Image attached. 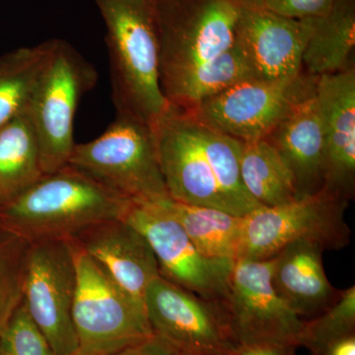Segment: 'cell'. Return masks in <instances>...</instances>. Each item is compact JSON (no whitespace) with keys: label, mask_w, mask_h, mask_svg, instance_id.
Returning a JSON list of instances; mask_svg holds the SVG:
<instances>
[{"label":"cell","mask_w":355,"mask_h":355,"mask_svg":"<svg viewBox=\"0 0 355 355\" xmlns=\"http://www.w3.org/2000/svg\"><path fill=\"white\" fill-rule=\"evenodd\" d=\"M153 132L170 198L238 216L261 207L243 184L241 141L212 130L170 105Z\"/></svg>","instance_id":"cell-1"},{"label":"cell","mask_w":355,"mask_h":355,"mask_svg":"<svg viewBox=\"0 0 355 355\" xmlns=\"http://www.w3.org/2000/svg\"><path fill=\"white\" fill-rule=\"evenodd\" d=\"M347 203L323 189L286 205L253 210L243 216L238 260H266L298 241L315 243L324 250L342 249L350 240L345 221Z\"/></svg>","instance_id":"cell-8"},{"label":"cell","mask_w":355,"mask_h":355,"mask_svg":"<svg viewBox=\"0 0 355 355\" xmlns=\"http://www.w3.org/2000/svg\"><path fill=\"white\" fill-rule=\"evenodd\" d=\"M161 88L235 44L241 7L233 0H156Z\"/></svg>","instance_id":"cell-7"},{"label":"cell","mask_w":355,"mask_h":355,"mask_svg":"<svg viewBox=\"0 0 355 355\" xmlns=\"http://www.w3.org/2000/svg\"><path fill=\"white\" fill-rule=\"evenodd\" d=\"M165 203L200 254L211 260L230 263L238 260L243 216L214 207L187 205L170 198Z\"/></svg>","instance_id":"cell-20"},{"label":"cell","mask_w":355,"mask_h":355,"mask_svg":"<svg viewBox=\"0 0 355 355\" xmlns=\"http://www.w3.org/2000/svg\"><path fill=\"white\" fill-rule=\"evenodd\" d=\"M355 286L338 292L330 307L305 321L302 345L315 355H323L331 345L354 335Z\"/></svg>","instance_id":"cell-26"},{"label":"cell","mask_w":355,"mask_h":355,"mask_svg":"<svg viewBox=\"0 0 355 355\" xmlns=\"http://www.w3.org/2000/svg\"><path fill=\"white\" fill-rule=\"evenodd\" d=\"M67 165L132 202L170 198L153 128L128 116L116 114L97 139L76 144Z\"/></svg>","instance_id":"cell-4"},{"label":"cell","mask_w":355,"mask_h":355,"mask_svg":"<svg viewBox=\"0 0 355 355\" xmlns=\"http://www.w3.org/2000/svg\"><path fill=\"white\" fill-rule=\"evenodd\" d=\"M154 336L182 355H223L238 345L220 306L210 302L159 275L144 298Z\"/></svg>","instance_id":"cell-13"},{"label":"cell","mask_w":355,"mask_h":355,"mask_svg":"<svg viewBox=\"0 0 355 355\" xmlns=\"http://www.w3.org/2000/svg\"><path fill=\"white\" fill-rule=\"evenodd\" d=\"M320 245L292 243L275 256L272 284L301 318L316 317L333 304L338 292L324 272Z\"/></svg>","instance_id":"cell-17"},{"label":"cell","mask_w":355,"mask_h":355,"mask_svg":"<svg viewBox=\"0 0 355 355\" xmlns=\"http://www.w3.org/2000/svg\"><path fill=\"white\" fill-rule=\"evenodd\" d=\"M114 355H182L169 343L153 336Z\"/></svg>","instance_id":"cell-29"},{"label":"cell","mask_w":355,"mask_h":355,"mask_svg":"<svg viewBox=\"0 0 355 355\" xmlns=\"http://www.w3.org/2000/svg\"><path fill=\"white\" fill-rule=\"evenodd\" d=\"M97 80L95 67L71 44L64 40H51L50 53L27 108L38 139L44 175L69 164L76 144L77 107Z\"/></svg>","instance_id":"cell-5"},{"label":"cell","mask_w":355,"mask_h":355,"mask_svg":"<svg viewBox=\"0 0 355 355\" xmlns=\"http://www.w3.org/2000/svg\"><path fill=\"white\" fill-rule=\"evenodd\" d=\"M106 25L116 114L154 128L169 108L160 83L156 0H94Z\"/></svg>","instance_id":"cell-2"},{"label":"cell","mask_w":355,"mask_h":355,"mask_svg":"<svg viewBox=\"0 0 355 355\" xmlns=\"http://www.w3.org/2000/svg\"><path fill=\"white\" fill-rule=\"evenodd\" d=\"M247 79H252L251 74L234 44L225 53L168 84L162 91L173 108L191 112L202 102Z\"/></svg>","instance_id":"cell-22"},{"label":"cell","mask_w":355,"mask_h":355,"mask_svg":"<svg viewBox=\"0 0 355 355\" xmlns=\"http://www.w3.org/2000/svg\"><path fill=\"white\" fill-rule=\"evenodd\" d=\"M166 200L130 202L123 218L148 242L161 277L219 304L227 293L235 263L211 260L200 254L168 209Z\"/></svg>","instance_id":"cell-11"},{"label":"cell","mask_w":355,"mask_h":355,"mask_svg":"<svg viewBox=\"0 0 355 355\" xmlns=\"http://www.w3.org/2000/svg\"><path fill=\"white\" fill-rule=\"evenodd\" d=\"M43 176L38 139L26 109L0 128V205Z\"/></svg>","instance_id":"cell-21"},{"label":"cell","mask_w":355,"mask_h":355,"mask_svg":"<svg viewBox=\"0 0 355 355\" xmlns=\"http://www.w3.org/2000/svg\"><path fill=\"white\" fill-rule=\"evenodd\" d=\"M275 257L235 261L227 293L219 306L238 345H302L305 321L275 291Z\"/></svg>","instance_id":"cell-10"},{"label":"cell","mask_w":355,"mask_h":355,"mask_svg":"<svg viewBox=\"0 0 355 355\" xmlns=\"http://www.w3.org/2000/svg\"><path fill=\"white\" fill-rule=\"evenodd\" d=\"M50 49L51 40L0 55V128L28 108Z\"/></svg>","instance_id":"cell-24"},{"label":"cell","mask_w":355,"mask_h":355,"mask_svg":"<svg viewBox=\"0 0 355 355\" xmlns=\"http://www.w3.org/2000/svg\"><path fill=\"white\" fill-rule=\"evenodd\" d=\"M309 33L308 20H296L265 8H241L235 44L252 79L273 81L302 73Z\"/></svg>","instance_id":"cell-14"},{"label":"cell","mask_w":355,"mask_h":355,"mask_svg":"<svg viewBox=\"0 0 355 355\" xmlns=\"http://www.w3.org/2000/svg\"><path fill=\"white\" fill-rule=\"evenodd\" d=\"M88 254L116 286L144 306L147 286L160 275L157 260L144 235L125 219L89 226L69 240Z\"/></svg>","instance_id":"cell-16"},{"label":"cell","mask_w":355,"mask_h":355,"mask_svg":"<svg viewBox=\"0 0 355 355\" xmlns=\"http://www.w3.org/2000/svg\"><path fill=\"white\" fill-rule=\"evenodd\" d=\"M324 144V190L349 202L355 188V67L318 77Z\"/></svg>","instance_id":"cell-15"},{"label":"cell","mask_w":355,"mask_h":355,"mask_svg":"<svg viewBox=\"0 0 355 355\" xmlns=\"http://www.w3.org/2000/svg\"><path fill=\"white\" fill-rule=\"evenodd\" d=\"M0 355H57L23 302L0 333Z\"/></svg>","instance_id":"cell-27"},{"label":"cell","mask_w":355,"mask_h":355,"mask_svg":"<svg viewBox=\"0 0 355 355\" xmlns=\"http://www.w3.org/2000/svg\"><path fill=\"white\" fill-rule=\"evenodd\" d=\"M70 244L76 266L72 308L76 355H114L153 336L144 306L116 286L83 250Z\"/></svg>","instance_id":"cell-6"},{"label":"cell","mask_w":355,"mask_h":355,"mask_svg":"<svg viewBox=\"0 0 355 355\" xmlns=\"http://www.w3.org/2000/svg\"><path fill=\"white\" fill-rule=\"evenodd\" d=\"M336 0H265V8L296 20L321 17L331 10Z\"/></svg>","instance_id":"cell-28"},{"label":"cell","mask_w":355,"mask_h":355,"mask_svg":"<svg viewBox=\"0 0 355 355\" xmlns=\"http://www.w3.org/2000/svg\"><path fill=\"white\" fill-rule=\"evenodd\" d=\"M307 20L303 72L320 77L354 67L355 0H336L328 13Z\"/></svg>","instance_id":"cell-19"},{"label":"cell","mask_w":355,"mask_h":355,"mask_svg":"<svg viewBox=\"0 0 355 355\" xmlns=\"http://www.w3.org/2000/svg\"><path fill=\"white\" fill-rule=\"evenodd\" d=\"M266 140L291 170L299 198L323 190L324 144L316 94L282 121Z\"/></svg>","instance_id":"cell-18"},{"label":"cell","mask_w":355,"mask_h":355,"mask_svg":"<svg viewBox=\"0 0 355 355\" xmlns=\"http://www.w3.org/2000/svg\"><path fill=\"white\" fill-rule=\"evenodd\" d=\"M223 355H239L238 354L237 349L235 352H229V354H223Z\"/></svg>","instance_id":"cell-33"},{"label":"cell","mask_w":355,"mask_h":355,"mask_svg":"<svg viewBox=\"0 0 355 355\" xmlns=\"http://www.w3.org/2000/svg\"><path fill=\"white\" fill-rule=\"evenodd\" d=\"M239 163L243 184L261 207L298 200L291 170L268 140L241 142Z\"/></svg>","instance_id":"cell-23"},{"label":"cell","mask_w":355,"mask_h":355,"mask_svg":"<svg viewBox=\"0 0 355 355\" xmlns=\"http://www.w3.org/2000/svg\"><path fill=\"white\" fill-rule=\"evenodd\" d=\"M76 266L69 240L31 243L22 302L57 355H76L72 319Z\"/></svg>","instance_id":"cell-12"},{"label":"cell","mask_w":355,"mask_h":355,"mask_svg":"<svg viewBox=\"0 0 355 355\" xmlns=\"http://www.w3.org/2000/svg\"><path fill=\"white\" fill-rule=\"evenodd\" d=\"M293 349L270 343H253L238 345L237 352L239 355H291Z\"/></svg>","instance_id":"cell-30"},{"label":"cell","mask_w":355,"mask_h":355,"mask_svg":"<svg viewBox=\"0 0 355 355\" xmlns=\"http://www.w3.org/2000/svg\"><path fill=\"white\" fill-rule=\"evenodd\" d=\"M323 355H355L354 335L347 336L333 343Z\"/></svg>","instance_id":"cell-31"},{"label":"cell","mask_w":355,"mask_h":355,"mask_svg":"<svg viewBox=\"0 0 355 355\" xmlns=\"http://www.w3.org/2000/svg\"><path fill=\"white\" fill-rule=\"evenodd\" d=\"M30 246L0 224V333L22 302Z\"/></svg>","instance_id":"cell-25"},{"label":"cell","mask_w":355,"mask_h":355,"mask_svg":"<svg viewBox=\"0 0 355 355\" xmlns=\"http://www.w3.org/2000/svg\"><path fill=\"white\" fill-rule=\"evenodd\" d=\"M130 202L67 165L0 205V224L29 243L70 240L89 226L123 218Z\"/></svg>","instance_id":"cell-3"},{"label":"cell","mask_w":355,"mask_h":355,"mask_svg":"<svg viewBox=\"0 0 355 355\" xmlns=\"http://www.w3.org/2000/svg\"><path fill=\"white\" fill-rule=\"evenodd\" d=\"M241 8H263L265 0H233Z\"/></svg>","instance_id":"cell-32"},{"label":"cell","mask_w":355,"mask_h":355,"mask_svg":"<svg viewBox=\"0 0 355 355\" xmlns=\"http://www.w3.org/2000/svg\"><path fill=\"white\" fill-rule=\"evenodd\" d=\"M317 81L305 72L282 80L247 79L186 113L238 141H258L316 94Z\"/></svg>","instance_id":"cell-9"}]
</instances>
